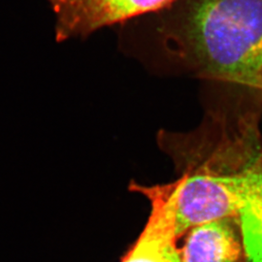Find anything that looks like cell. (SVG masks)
<instances>
[{
  "label": "cell",
  "mask_w": 262,
  "mask_h": 262,
  "mask_svg": "<svg viewBox=\"0 0 262 262\" xmlns=\"http://www.w3.org/2000/svg\"><path fill=\"white\" fill-rule=\"evenodd\" d=\"M248 178L249 169L231 174L203 168L184 175L176 212L178 238L198 225L238 216Z\"/></svg>",
  "instance_id": "2"
},
{
  "label": "cell",
  "mask_w": 262,
  "mask_h": 262,
  "mask_svg": "<svg viewBox=\"0 0 262 262\" xmlns=\"http://www.w3.org/2000/svg\"><path fill=\"white\" fill-rule=\"evenodd\" d=\"M164 28L172 52L200 73L262 92V0H187Z\"/></svg>",
  "instance_id": "1"
},
{
  "label": "cell",
  "mask_w": 262,
  "mask_h": 262,
  "mask_svg": "<svg viewBox=\"0 0 262 262\" xmlns=\"http://www.w3.org/2000/svg\"><path fill=\"white\" fill-rule=\"evenodd\" d=\"M242 249L230 219H225L191 228L181 258L182 262H239Z\"/></svg>",
  "instance_id": "5"
},
{
  "label": "cell",
  "mask_w": 262,
  "mask_h": 262,
  "mask_svg": "<svg viewBox=\"0 0 262 262\" xmlns=\"http://www.w3.org/2000/svg\"><path fill=\"white\" fill-rule=\"evenodd\" d=\"M175 0H48L55 14L57 42L84 38L142 14L156 12Z\"/></svg>",
  "instance_id": "3"
},
{
  "label": "cell",
  "mask_w": 262,
  "mask_h": 262,
  "mask_svg": "<svg viewBox=\"0 0 262 262\" xmlns=\"http://www.w3.org/2000/svg\"><path fill=\"white\" fill-rule=\"evenodd\" d=\"M238 217L247 261L262 262V157L249 170L246 194Z\"/></svg>",
  "instance_id": "6"
},
{
  "label": "cell",
  "mask_w": 262,
  "mask_h": 262,
  "mask_svg": "<svg viewBox=\"0 0 262 262\" xmlns=\"http://www.w3.org/2000/svg\"><path fill=\"white\" fill-rule=\"evenodd\" d=\"M182 180L154 187L132 184L133 190L149 198L151 210L140 237L122 262H182L176 232L177 202Z\"/></svg>",
  "instance_id": "4"
}]
</instances>
